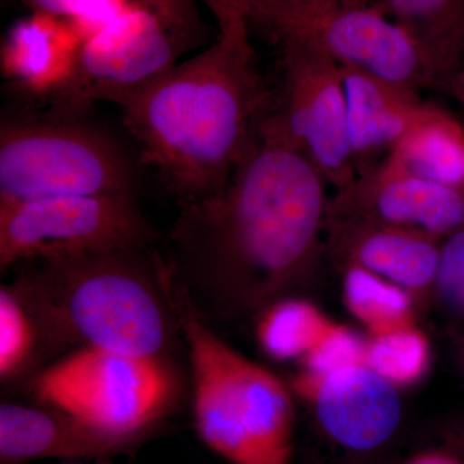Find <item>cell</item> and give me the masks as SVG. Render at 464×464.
<instances>
[{
    "mask_svg": "<svg viewBox=\"0 0 464 464\" xmlns=\"http://www.w3.org/2000/svg\"><path fill=\"white\" fill-rule=\"evenodd\" d=\"M325 185L268 110L225 188L170 232L168 264L198 311L267 307L292 285L315 258Z\"/></svg>",
    "mask_w": 464,
    "mask_h": 464,
    "instance_id": "1",
    "label": "cell"
},
{
    "mask_svg": "<svg viewBox=\"0 0 464 464\" xmlns=\"http://www.w3.org/2000/svg\"><path fill=\"white\" fill-rule=\"evenodd\" d=\"M271 97L255 67L249 30L219 33L121 106L123 124L181 206L225 188Z\"/></svg>",
    "mask_w": 464,
    "mask_h": 464,
    "instance_id": "2",
    "label": "cell"
},
{
    "mask_svg": "<svg viewBox=\"0 0 464 464\" xmlns=\"http://www.w3.org/2000/svg\"><path fill=\"white\" fill-rule=\"evenodd\" d=\"M14 288L43 335L143 359H163L176 320L170 267L151 246L32 262Z\"/></svg>",
    "mask_w": 464,
    "mask_h": 464,
    "instance_id": "3",
    "label": "cell"
},
{
    "mask_svg": "<svg viewBox=\"0 0 464 464\" xmlns=\"http://www.w3.org/2000/svg\"><path fill=\"white\" fill-rule=\"evenodd\" d=\"M170 298L190 355L200 439L230 464H290L295 406L270 371L218 337L170 271Z\"/></svg>",
    "mask_w": 464,
    "mask_h": 464,
    "instance_id": "4",
    "label": "cell"
},
{
    "mask_svg": "<svg viewBox=\"0 0 464 464\" xmlns=\"http://www.w3.org/2000/svg\"><path fill=\"white\" fill-rule=\"evenodd\" d=\"M81 116L51 110L2 119L0 206L57 197H132L130 159Z\"/></svg>",
    "mask_w": 464,
    "mask_h": 464,
    "instance_id": "5",
    "label": "cell"
},
{
    "mask_svg": "<svg viewBox=\"0 0 464 464\" xmlns=\"http://www.w3.org/2000/svg\"><path fill=\"white\" fill-rule=\"evenodd\" d=\"M201 0H130L85 38L74 84L53 111L82 115L94 102L121 106L203 47Z\"/></svg>",
    "mask_w": 464,
    "mask_h": 464,
    "instance_id": "6",
    "label": "cell"
},
{
    "mask_svg": "<svg viewBox=\"0 0 464 464\" xmlns=\"http://www.w3.org/2000/svg\"><path fill=\"white\" fill-rule=\"evenodd\" d=\"M249 20L274 39L304 43L340 66L415 92L433 84L413 39L373 3L249 0Z\"/></svg>",
    "mask_w": 464,
    "mask_h": 464,
    "instance_id": "7",
    "label": "cell"
},
{
    "mask_svg": "<svg viewBox=\"0 0 464 464\" xmlns=\"http://www.w3.org/2000/svg\"><path fill=\"white\" fill-rule=\"evenodd\" d=\"M33 392L42 404L140 441L169 413L177 384L164 359L79 347L36 375Z\"/></svg>",
    "mask_w": 464,
    "mask_h": 464,
    "instance_id": "8",
    "label": "cell"
},
{
    "mask_svg": "<svg viewBox=\"0 0 464 464\" xmlns=\"http://www.w3.org/2000/svg\"><path fill=\"white\" fill-rule=\"evenodd\" d=\"M132 197H57L0 206V267L152 246Z\"/></svg>",
    "mask_w": 464,
    "mask_h": 464,
    "instance_id": "9",
    "label": "cell"
},
{
    "mask_svg": "<svg viewBox=\"0 0 464 464\" xmlns=\"http://www.w3.org/2000/svg\"><path fill=\"white\" fill-rule=\"evenodd\" d=\"M280 48L283 85L270 111L286 136L340 192L359 177L348 133L341 66L315 48L275 39Z\"/></svg>",
    "mask_w": 464,
    "mask_h": 464,
    "instance_id": "10",
    "label": "cell"
},
{
    "mask_svg": "<svg viewBox=\"0 0 464 464\" xmlns=\"http://www.w3.org/2000/svg\"><path fill=\"white\" fill-rule=\"evenodd\" d=\"M295 390L313 405L326 438L353 453L383 447L401 423L398 389L366 365L322 377L302 373Z\"/></svg>",
    "mask_w": 464,
    "mask_h": 464,
    "instance_id": "11",
    "label": "cell"
},
{
    "mask_svg": "<svg viewBox=\"0 0 464 464\" xmlns=\"http://www.w3.org/2000/svg\"><path fill=\"white\" fill-rule=\"evenodd\" d=\"M328 216L357 217L440 237L462 228L464 190L391 172L380 164L338 192Z\"/></svg>",
    "mask_w": 464,
    "mask_h": 464,
    "instance_id": "12",
    "label": "cell"
},
{
    "mask_svg": "<svg viewBox=\"0 0 464 464\" xmlns=\"http://www.w3.org/2000/svg\"><path fill=\"white\" fill-rule=\"evenodd\" d=\"M84 41L72 21L32 12L3 38V78L21 99L57 108L74 84Z\"/></svg>",
    "mask_w": 464,
    "mask_h": 464,
    "instance_id": "13",
    "label": "cell"
},
{
    "mask_svg": "<svg viewBox=\"0 0 464 464\" xmlns=\"http://www.w3.org/2000/svg\"><path fill=\"white\" fill-rule=\"evenodd\" d=\"M331 246L347 266H359L422 295L435 284L441 246L439 237L413 228L357 218L328 216Z\"/></svg>",
    "mask_w": 464,
    "mask_h": 464,
    "instance_id": "14",
    "label": "cell"
},
{
    "mask_svg": "<svg viewBox=\"0 0 464 464\" xmlns=\"http://www.w3.org/2000/svg\"><path fill=\"white\" fill-rule=\"evenodd\" d=\"M139 442L103 431L53 406L0 405L2 464L101 459L127 453Z\"/></svg>",
    "mask_w": 464,
    "mask_h": 464,
    "instance_id": "15",
    "label": "cell"
},
{
    "mask_svg": "<svg viewBox=\"0 0 464 464\" xmlns=\"http://www.w3.org/2000/svg\"><path fill=\"white\" fill-rule=\"evenodd\" d=\"M346 94L348 133L357 164L393 148L429 115L432 106L417 92L353 67L341 66Z\"/></svg>",
    "mask_w": 464,
    "mask_h": 464,
    "instance_id": "16",
    "label": "cell"
},
{
    "mask_svg": "<svg viewBox=\"0 0 464 464\" xmlns=\"http://www.w3.org/2000/svg\"><path fill=\"white\" fill-rule=\"evenodd\" d=\"M411 35L433 83L447 84L464 60V0H371Z\"/></svg>",
    "mask_w": 464,
    "mask_h": 464,
    "instance_id": "17",
    "label": "cell"
},
{
    "mask_svg": "<svg viewBox=\"0 0 464 464\" xmlns=\"http://www.w3.org/2000/svg\"><path fill=\"white\" fill-rule=\"evenodd\" d=\"M382 167L464 190V127L445 110L429 115L405 134Z\"/></svg>",
    "mask_w": 464,
    "mask_h": 464,
    "instance_id": "18",
    "label": "cell"
},
{
    "mask_svg": "<svg viewBox=\"0 0 464 464\" xmlns=\"http://www.w3.org/2000/svg\"><path fill=\"white\" fill-rule=\"evenodd\" d=\"M264 310L256 337L264 353L279 362L304 359L334 323L304 299H277Z\"/></svg>",
    "mask_w": 464,
    "mask_h": 464,
    "instance_id": "19",
    "label": "cell"
},
{
    "mask_svg": "<svg viewBox=\"0 0 464 464\" xmlns=\"http://www.w3.org/2000/svg\"><path fill=\"white\" fill-rule=\"evenodd\" d=\"M343 301L371 335L415 324L411 293L359 266H347Z\"/></svg>",
    "mask_w": 464,
    "mask_h": 464,
    "instance_id": "20",
    "label": "cell"
},
{
    "mask_svg": "<svg viewBox=\"0 0 464 464\" xmlns=\"http://www.w3.org/2000/svg\"><path fill=\"white\" fill-rule=\"evenodd\" d=\"M366 366L396 389L422 381L431 366V344L423 331L411 325L369 337Z\"/></svg>",
    "mask_w": 464,
    "mask_h": 464,
    "instance_id": "21",
    "label": "cell"
},
{
    "mask_svg": "<svg viewBox=\"0 0 464 464\" xmlns=\"http://www.w3.org/2000/svg\"><path fill=\"white\" fill-rule=\"evenodd\" d=\"M39 324L14 285L0 288V377L11 380L25 371L35 353Z\"/></svg>",
    "mask_w": 464,
    "mask_h": 464,
    "instance_id": "22",
    "label": "cell"
},
{
    "mask_svg": "<svg viewBox=\"0 0 464 464\" xmlns=\"http://www.w3.org/2000/svg\"><path fill=\"white\" fill-rule=\"evenodd\" d=\"M304 373L322 377L350 366L366 365V341L338 323L302 359Z\"/></svg>",
    "mask_w": 464,
    "mask_h": 464,
    "instance_id": "23",
    "label": "cell"
},
{
    "mask_svg": "<svg viewBox=\"0 0 464 464\" xmlns=\"http://www.w3.org/2000/svg\"><path fill=\"white\" fill-rule=\"evenodd\" d=\"M32 12L66 18L88 38L121 14L130 0H23Z\"/></svg>",
    "mask_w": 464,
    "mask_h": 464,
    "instance_id": "24",
    "label": "cell"
},
{
    "mask_svg": "<svg viewBox=\"0 0 464 464\" xmlns=\"http://www.w3.org/2000/svg\"><path fill=\"white\" fill-rule=\"evenodd\" d=\"M440 298L458 313L464 314V228L449 235L441 246L435 284Z\"/></svg>",
    "mask_w": 464,
    "mask_h": 464,
    "instance_id": "25",
    "label": "cell"
},
{
    "mask_svg": "<svg viewBox=\"0 0 464 464\" xmlns=\"http://www.w3.org/2000/svg\"><path fill=\"white\" fill-rule=\"evenodd\" d=\"M402 464H464V458L449 449L430 448L417 451Z\"/></svg>",
    "mask_w": 464,
    "mask_h": 464,
    "instance_id": "26",
    "label": "cell"
},
{
    "mask_svg": "<svg viewBox=\"0 0 464 464\" xmlns=\"http://www.w3.org/2000/svg\"><path fill=\"white\" fill-rule=\"evenodd\" d=\"M449 93L457 100L464 110V63L459 70L449 79L447 83Z\"/></svg>",
    "mask_w": 464,
    "mask_h": 464,
    "instance_id": "27",
    "label": "cell"
},
{
    "mask_svg": "<svg viewBox=\"0 0 464 464\" xmlns=\"http://www.w3.org/2000/svg\"><path fill=\"white\" fill-rule=\"evenodd\" d=\"M347 2H369V0H347Z\"/></svg>",
    "mask_w": 464,
    "mask_h": 464,
    "instance_id": "28",
    "label": "cell"
},
{
    "mask_svg": "<svg viewBox=\"0 0 464 464\" xmlns=\"http://www.w3.org/2000/svg\"><path fill=\"white\" fill-rule=\"evenodd\" d=\"M344 2H347V0H344Z\"/></svg>",
    "mask_w": 464,
    "mask_h": 464,
    "instance_id": "29",
    "label": "cell"
}]
</instances>
